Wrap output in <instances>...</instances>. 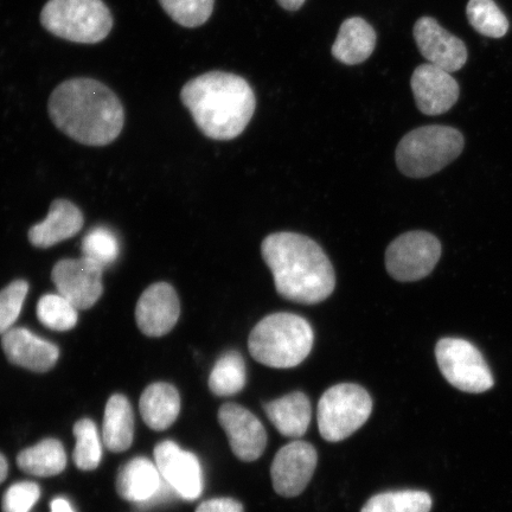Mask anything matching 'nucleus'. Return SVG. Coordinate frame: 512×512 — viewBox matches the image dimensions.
<instances>
[{
	"label": "nucleus",
	"instance_id": "f257e3e1",
	"mask_svg": "<svg viewBox=\"0 0 512 512\" xmlns=\"http://www.w3.org/2000/svg\"><path fill=\"white\" fill-rule=\"evenodd\" d=\"M51 120L69 138L87 146H105L123 131L124 107L110 88L93 79L61 83L48 104Z\"/></svg>",
	"mask_w": 512,
	"mask_h": 512
},
{
	"label": "nucleus",
	"instance_id": "f03ea898",
	"mask_svg": "<svg viewBox=\"0 0 512 512\" xmlns=\"http://www.w3.org/2000/svg\"><path fill=\"white\" fill-rule=\"evenodd\" d=\"M262 258L281 297L299 304H318L335 291L334 267L316 241L297 233H274L262 242Z\"/></svg>",
	"mask_w": 512,
	"mask_h": 512
},
{
	"label": "nucleus",
	"instance_id": "7ed1b4c3",
	"mask_svg": "<svg viewBox=\"0 0 512 512\" xmlns=\"http://www.w3.org/2000/svg\"><path fill=\"white\" fill-rule=\"evenodd\" d=\"M185 107L204 136L232 140L246 130L256 99L249 83L239 75L210 72L197 76L181 92Z\"/></svg>",
	"mask_w": 512,
	"mask_h": 512
},
{
	"label": "nucleus",
	"instance_id": "20e7f679",
	"mask_svg": "<svg viewBox=\"0 0 512 512\" xmlns=\"http://www.w3.org/2000/svg\"><path fill=\"white\" fill-rule=\"evenodd\" d=\"M315 332L306 319L279 312L260 320L248 338L256 362L275 369H290L303 363L313 348Z\"/></svg>",
	"mask_w": 512,
	"mask_h": 512
},
{
	"label": "nucleus",
	"instance_id": "39448f33",
	"mask_svg": "<svg viewBox=\"0 0 512 512\" xmlns=\"http://www.w3.org/2000/svg\"><path fill=\"white\" fill-rule=\"evenodd\" d=\"M464 145L463 134L456 128L419 127L401 139L396 149V165L407 177H430L462 155Z\"/></svg>",
	"mask_w": 512,
	"mask_h": 512
},
{
	"label": "nucleus",
	"instance_id": "423d86ee",
	"mask_svg": "<svg viewBox=\"0 0 512 512\" xmlns=\"http://www.w3.org/2000/svg\"><path fill=\"white\" fill-rule=\"evenodd\" d=\"M41 23L63 40L95 44L110 35L113 17L101 0H49L41 12Z\"/></svg>",
	"mask_w": 512,
	"mask_h": 512
},
{
	"label": "nucleus",
	"instance_id": "0eeeda50",
	"mask_svg": "<svg viewBox=\"0 0 512 512\" xmlns=\"http://www.w3.org/2000/svg\"><path fill=\"white\" fill-rule=\"evenodd\" d=\"M373 412V400L366 389L355 383L331 387L318 403L319 433L330 443H338L360 430Z\"/></svg>",
	"mask_w": 512,
	"mask_h": 512
},
{
	"label": "nucleus",
	"instance_id": "6e6552de",
	"mask_svg": "<svg viewBox=\"0 0 512 512\" xmlns=\"http://www.w3.org/2000/svg\"><path fill=\"white\" fill-rule=\"evenodd\" d=\"M441 374L454 388L480 394L494 387L495 381L485 358L475 345L462 338H443L435 347Z\"/></svg>",
	"mask_w": 512,
	"mask_h": 512
},
{
	"label": "nucleus",
	"instance_id": "1a4fd4ad",
	"mask_svg": "<svg viewBox=\"0 0 512 512\" xmlns=\"http://www.w3.org/2000/svg\"><path fill=\"white\" fill-rule=\"evenodd\" d=\"M441 256V243L431 233L409 232L390 243L386 267L390 277L412 283L430 275Z\"/></svg>",
	"mask_w": 512,
	"mask_h": 512
},
{
	"label": "nucleus",
	"instance_id": "9d476101",
	"mask_svg": "<svg viewBox=\"0 0 512 512\" xmlns=\"http://www.w3.org/2000/svg\"><path fill=\"white\" fill-rule=\"evenodd\" d=\"M104 268L82 256L80 259H64L54 266L51 279L57 293L69 300L76 309H91L102 296Z\"/></svg>",
	"mask_w": 512,
	"mask_h": 512
},
{
	"label": "nucleus",
	"instance_id": "9b49d317",
	"mask_svg": "<svg viewBox=\"0 0 512 512\" xmlns=\"http://www.w3.org/2000/svg\"><path fill=\"white\" fill-rule=\"evenodd\" d=\"M317 463L316 448L306 441L297 440L281 447L271 467L273 489L286 498L299 496L310 483Z\"/></svg>",
	"mask_w": 512,
	"mask_h": 512
},
{
	"label": "nucleus",
	"instance_id": "f8f14e48",
	"mask_svg": "<svg viewBox=\"0 0 512 512\" xmlns=\"http://www.w3.org/2000/svg\"><path fill=\"white\" fill-rule=\"evenodd\" d=\"M155 462L166 483L187 501L202 495L203 472L194 453L184 451L174 441L166 440L155 448Z\"/></svg>",
	"mask_w": 512,
	"mask_h": 512
},
{
	"label": "nucleus",
	"instance_id": "ddd939ff",
	"mask_svg": "<svg viewBox=\"0 0 512 512\" xmlns=\"http://www.w3.org/2000/svg\"><path fill=\"white\" fill-rule=\"evenodd\" d=\"M117 490L125 501L152 507L168 501L177 492L165 482L158 467L147 458H134L121 467Z\"/></svg>",
	"mask_w": 512,
	"mask_h": 512
},
{
	"label": "nucleus",
	"instance_id": "4468645a",
	"mask_svg": "<svg viewBox=\"0 0 512 512\" xmlns=\"http://www.w3.org/2000/svg\"><path fill=\"white\" fill-rule=\"evenodd\" d=\"M219 422L227 434L235 457L242 462H255L265 452V427L247 408L232 402L224 403L219 411Z\"/></svg>",
	"mask_w": 512,
	"mask_h": 512
},
{
	"label": "nucleus",
	"instance_id": "2eb2a0df",
	"mask_svg": "<svg viewBox=\"0 0 512 512\" xmlns=\"http://www.w3.org/2000/svg\"><path fill=\"white\" fill-rule=\"evenodd\" d=\"M416 46L428 63L446 70L458 72L465 66L467 50L464 42L445 30L432 17H422L414 25Z\"/></svg>",
	"mask_w": 512,
	"mask_h": 512
},
{
	"label": "nucleus",
	"instance_id": "dca6fc26",
	"mask_svg": "<svg viewBox=\"0 0 512 512\" xmlns=\"http://www.w3.org/2000/svg\"><path fill=\"white\" fill-rule=\"evenodd\" d=\"M181 316V304L174 287L157 283L147 287L136 307L138 328L149 337L168 335Z\"/></svg>",
	"mask_w": 512,
	"mask_h": 512
},
{
	"label": "nucleus",
	"instance_id": "f3484780",
	"mask_svg": "<svg viewBox=\"0 0 512 512\" xmlns=\"http://www.w3.org/2000/svg\"><path fill=\"white\" fill-rule=\"evenodd\" d=\"M411 86L416 107L426 115L450 111L459 98L458 82L451 73L431 63L421 64L414 70Z\"/></svg>",
	"mask_w": 512,
	"mask_h": 512
},
{
	"label": "nucleus",
	"instance_id": "a211bd4d",
	"mask_svg": "<svg viewBox=\"0 0 512 512\" xmlns=\"http://www.w3.org/2000/svg\"><path fill=\"white\" fill-rule=\"evenodd\" d=\"M2 347L10 363L35 373H47L60 358V349L55 344L24 328L6 332Z\"/></svg>",
	"mask_w": 512,
	"mask_h": 512
},
{
	"label": "nucleus",
	"instance_id": "6ab92c4d",
	"mask_svg": "<svg viewBox=\"0 0 512 512\" xmlns=\"http://www.w3.org/2000/svg\"><path fill=\"white\" fill-rule=\"evenodd\" d=\"M83 223L81 210L75 204L56 200L51 203L46 220L29 230V241L37 248H50L80 233Z\"/></svg>",
	"mask_w": 512,
	"mask_h": 512
},
{
	"label": "nucleus",
	"instance_id": "aec40b11",
	"mask_svg": "<svg viewBox=\"0 0 512 512\" xmlns=\"http://www.w3.org/2000/svg\"><path fill=\"white\" fill-rule=\"evenodd\" d=\"M377 36L373 27L361 17H351L343 22L332 46L335 59L348 66L367 61L376 47Z\"/></svg>",
	"mask_w": 512,
	"mask_h": 512
},
{
	"label": "nucleus",
	"instance_id": "412c9836",
	"mask_svg": "<svg viewBox=\"0 0 512 512\" xmlns=\"http://www.w3.org/2000/svg\"><path fill=\"white\" fill-rule=\"evenodd\" d=\"M268 419L287 438H300L306 433L312 418L311 402L302 392L287 394L264 406Z\"/></svg>",
	"mask_w": 512,
	"mask_h": 512
},
{
	"label": "nucleus",
	"instance_id": "4be33fe9",
	"mask_svg": "<svg viewBox=\"0 0 512 512\" xmlns=\"http://www.w3.org/2000/svg\"><path fill=\"white\" fill-rule=\"evenodd\" d=\"M139 409L147 426L165 431L175 424L181 412V396L170 383H153L140 398Z\"/></svg>",
	"mask_w": 512,
	"mask_h": 512
},
{
	"label": "nucleus",
	"instance_id": "5701e85b",
	"mask_svg": "<svg viewBox=\"0 0 512 512\" xmlns=\"http://www.w3.org/2000/svg\"><path fill=\"white\" fill-rule=\"evenodd\" d=\"M102 433L106 447L112 452H125L131 447L134 416L131 403L126 396L115 394L108 400Z\"/></svg>",
	"mask_w": 512,
	"mask_h": 512
},
{
	"label": "nucleus",
	"instance_id": "b1692460",
	"mask_svg": "<svg viewBox=\"0 0 512 512\" xmlns=\"http://www.w3.org/2000/svg\"><path fill=\"white\" fill-rule=\"evenodd\" d=\"M19 469L37 477H53L66 469L67 456L59 440L46 439L18 454Z\"/></svg>",
	"mask_w": 512,
	"mask_h": 512
},
{
	"label": "nucleus",
	"instance_id": "393cba45",
	"mask_svg": "<svg viewBox=\"0 0 512 512\" xmlns=\"http://www.w3.org/2000/svg\"><path fill=\"white\" fill-rule=\"evenodd\" d=\"M246 363L240 352L227 351L216 361L209 376V388L216 396H233L245 388Z\"/></svg>",
	"mask_w": 512,
	"mask_h": 512
},
{
	"label": "nucleus",
	"instance_id": "a878e982",
	"mask_svg": "<svg viewBox=\"0 0 512 512\" xmlns=\"http://www.w3.org/2000/svg\"><path fill=\"white\" fill-rule=\"evenodd\" d=\"M431 509L432 497L427 492L400 490L371 497L361 512H430Z\"/></svg>",
	"mask_w": 512,
	"mask_h": 512
},
{
	"label": "nucleus",
	"instance_id": "bb28decb",
	"mask_svg": "<svg viewBox=\"0 0 512 512\" xmlns=\"http://www.w3.org/2000/svg\"><path fill=\"white\" fill-rule=\"evenodd\" d=\"M78 309L61 294H46L37 304V318L46 328L66 332L78 324Z\"/></svg>",
	"mask_w": 512,
	"mask_h": 512
},
{
	"label": "nucleus",
	"instance_id": "cd10ccee",
	"mask_svg": "<svg viewBox=\"0 0 512 512\" xmlns=\"http://www.w3.org/2000/svg\"><path fill=\"white\" fill-rule=\"evenodd\" d=\"M472 28L486 37L501 38L509 30V21L494 0H470L466 8Z\"/></svg>",
	"mask_w": 512,
	"mask_h": 512
},
{
	"label": "nucleus",
	"instance_id": "c85d7f7f",
	"mask_svg": "<svg viewBox=\"0 0 512 512\" xmlns=\"http://www.w3.org/2000/svg\"><path fill=\"white\" fill-rule=\"evenodd\" d=\"M82 254L100 267H111L120 255V242L113 230L107 227H96L89 230L82 240Z\"/></svg>",
	"mask_w": 512,
	"mask_h": 512
},
{
	"label": "nucleus",
	"instance_id": "c756f323",
	"mask_svg": "<svg viewBox=\"0 0 512 512\" xmlns=\"http://www.w3.org/2000/svg\"><path fill=\"white\" fill-rule=\"evenodd\" d=\"M76 446L74 463L82 471H92L100 465L102 448L98 428L92 420L82 419L74 426Z\"/></svg>",
	"mask_w": 512,
	"mask_h": 512
},
{
	"label": "nucleus",
	"instance_id": "7c9ffc66",
	"mask_svg": "<svg viewBox=\"0 0 512 512\" xmlns=\"http://www.w3.org/2000/svg\"><path fill=\"white\" fill-rule=\"evenodd\" d=\"M159 3L177 24L197 28L208 22L215 0H159Z\"/></svg>",
	"mask_w": 512,
	"mask_h": 512
},
{
	"label": "nucleus",
	"instance_id": "2f4dec72",
	"mask_svg": "<svg viewBox=\"0 0 512 512\" xmlns=\"http://www.w3.org/2000/svg\"><path fill=\"white\" fill-rule=\"evenodd\" d=\"M28 292L29 284L25 280H16L0 291V335L11 330L21 316Z\"/></svg>",
	"mask_w": 512,
	"mask_h": 512
},
{
	"label": "nucleus",
	"instance_id": "473e14b6",
	"mask_svg": "<svg viewBox=\"0 0 512 512\" xmlns=\"http://www.w3.org/2000/svg\"><path fill=\"white\" fill-rule=\"evenodd\" d=\"M41 497V489L35 483H16L5 492L3 512H29Z\"/></svg>",
	"mask_w": 512,
	"mask_h": 512
},
{
	"label": "nucleus",
	"instance_id": "72a5a7b5",
	"mask_svg": "<svg viewBox=\"0 0 512 512\" xmlns=\"http://www.w3.org/2000/svg\"><path fill=\"white\" fill-rule=\"evenodd\" d=\"M196 512H245V509L236 499L214 498L198 505Z\"/></svg>",
	"mask_w": 512,
	"mask_h": 512
},
{
	"label": "nucleus",
	"instance_id": "f704fd0d",
	"mask_svg": "<svg viewBox=\"0 0 512 512\" xmlns=\"http://www.w3.org/2000/svg\"><path fill=\"white\" fill-rule=\"evenodd\" d=\"M51 512H74L67 499L56 498L51 502Z\"/></svg>",
	"mask_w": 512,
	"mask_h": 512
},
{
	"label": "nucleus",
	"instance_id": "c9c22d12",
	"mask_svg": "<svg viewBox=\"0 0 512 512\" xmlns=\"http://www.w3.org/2000/svg\"><path fill=\"white\" fill-rule=\"evenodd\" d=\"M277 2L285 10L297 11L302 8L305 0H277Z\"/></svg>",
	"mask_w": 512,
	"mask_h": 512
},
{
	"label": "nucleus",
	"instance_id": "e433bc0d",
	"mask_svg": "<svg viewBox=\"0 0 512 512\" xmlns=\"http://www.w3.org/2000/svg\"><path fill=\"white\" fill-rule=\"evenodd\" d=\"M9 465L6 462L3 454H0V483H3L6 477H8Z\"/></svg>",
	"mask_w": 512,
	"mask_h": 512
}]
</instances>
